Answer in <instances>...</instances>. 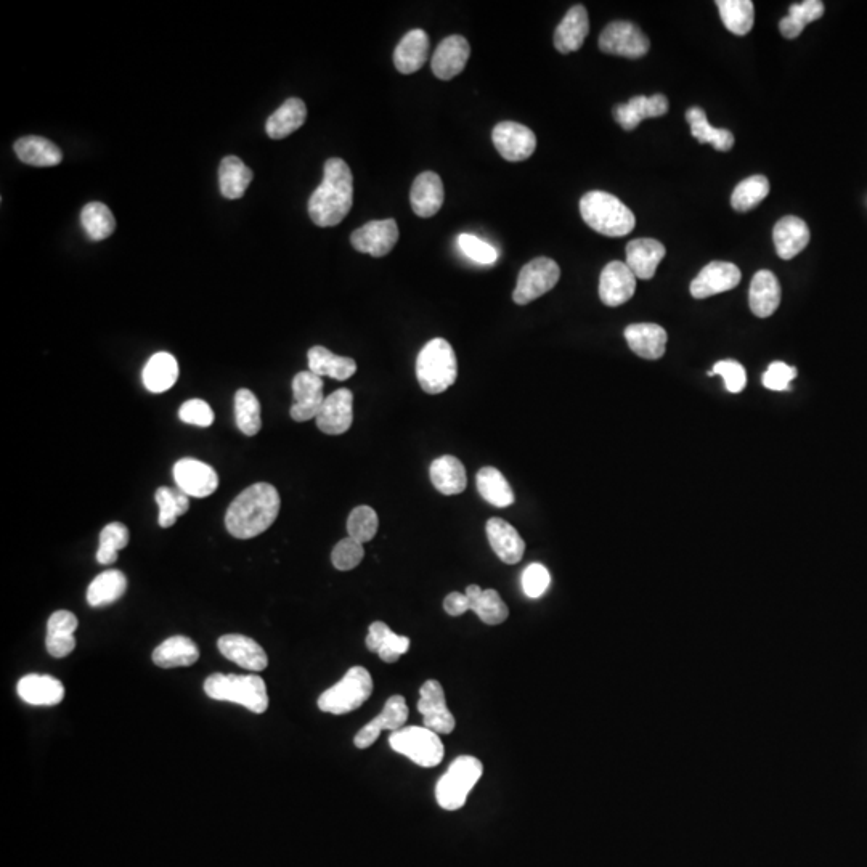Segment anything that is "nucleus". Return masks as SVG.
I'll return each mask as SVG.
<instances>
[{"label":"nucleus","mask_w":867,"mask_h":867,"mask_svg":"<svg viewBox=\"0 0 867 867\" xmlns=\"http://www.w3.org/2000/svg\"><path fill=\"white\" fill-rule=\"evenodd\" d=\"M174 479L177 487L188 497L206 498L211 497L219 487V476L216 469L206 465L203 461L184 458L174 466Z\"/></svg>","instance_id":"15"},{"label":"nucleus","mask_w":867,"mask_h":867,"mask_svg":"<svg viewBox=\"0 0 867 867\" xmlns=\"http://www.w3.org/2000/svg\"><path fill=\"white\" fill-rule=\"evenodd\" d=\"M217 648L225 659L232 660L238 667L251 672H262L269 665V659L261 644L245 635H224L217 641Z\"/></svg>","instance_id":"21"},{"label":"nucleus","mask_w":867,"mask_h":867,"mask_svg":"<svg viewBox=\"0 0 867 867\" xmlns=\"http://www.w3.org/2000/svg\"><path fill=\"white\" fill-rule=\"evenodd\" d=\"M750 310L760 318H768L781 304V286L770 270H760L752 278L749 291Z\"/></svg>","instance_id":"31"},{"label":"nucleus","mask_w":867,"mask_h":867,"mask_svg":"<svg viewBox=\"0 0 867 867\" xmlns=\"http://www.w3.org/2000/svg\"><path fill=\"white\" fill-rule=\"evenodd\" d=\"M636 291L635 273L625 262L612 261L599 277V298L607 307H619L633 298Z\"/></svg>","instance_id":"18"},{"label":"nucleus","mask_w":867,"mask_h":867,"mask_svg":"<svg viewBox=\"0 0 867 867\" xmlns=\"http://www.w3.org/2000/svg\"><path fill=\"white\" fill-rule=\"evenodd\" d=\"M686 121L691 127V134L699 143H709L715 150L729 151L734 147L733 132L728 129H715L710 126L707 114L702 108H689Z\"/></svg>","instance_id":"43"},{"label":"nucleus","mask_w":867,"mask_h":867,"mask_svg":"<svg viewBox=\"0 0 867 867\" xmlns=\"http://www.w3.org/2000/svg\"><path fill=\"white\" fill-rule=\"evenodd\" d=\"M253 177V171L240 158L227 156L219 167L220 193L227 200H240L253 182Z\"/></svg>","instance_id":"41"},{"label":"nucleus","mask_w":867,"mask_h":867,"mask_svg":"<svg viewBox=\"0 0 867 867\" xmlns=\"http://www.w3.org/2000/svg\"><path fill=\"white\" fill-rule=\"evenodd\" d=\"M293 397L291 418L298 423L315 420L326 399L323 379L312 371H301L293 379Z\"/></svg>","instance_id":"14"},{"label":"nucleus","mask_w":867,"mask_h":867,"mask_svg":"<svg viewBox=\"0 0 867 867\" xmlns=\"http://www.w3.org/2000/svg\"><path fill=\"white\" fill-rule=\"evenodd\" d=\"M625 339L641 359L659 360L667 349L668 334L656 323H635L625 328Z\"/></svg>","instance_id":"25"},{"label":"nucleus","mask_w":867,"mask_h":867,"mask_svg":"<svg viewBox=\"0 0 867 867\" xmlns=\"http://www.w3.org/2000/svg\"><path fill=\"white\" fill-rule=\"evenodd\" d=\"M354 204V177L341 158L325 163L322 184L309 200V216L318 227H336L346 219Z\"/></svg>","instance_id":"2"},{"label":"nucleus","mask_w":867,"mask_h":867,"mask_svg":"<svg viewBox=\"0 0 867 867\" xmlns=\"http://www.w3.org/2000/svg\"><path fill=\"white\" fill-rule=\"evenodd\" d=\"M471 55V45L466 37L448 36L437 45L436 52L432 55V73L442 81H450L458 74L463 73Z\"/></svg>","instance_id":"20"},{"label":"nucleus","mask_w":867,"mask_h":867,"mask_svg":"<svg viewBox=\"0 0 867 867\" xmlns=\"http://www.w3.org/2000/svg\"><path fill=\"white\" fill-rule=\"evenodd\" d=\"M770 195V182L765 176H752L734 188L731 206L737 212H749Z\"/></svg>","instance_id":"49"},{"label":"nucleus","mask_w":867,"mask_h":867,"mask_svg":"<svg viewBox=\"0 0 867 867\" xmlns=\"http://www.w3.org/2000/svg\"><path fill=\"white\" fill-rule=\"evenodd\" d=\"M151 657L161 668L190 667L200 659V649L187 636H172L159 644Z\"/></svg>","instance_id":"35"},{"label":"nucleus","mask_w":867,"mask_h":867,"mask_svg":"<svg viewBox=\"0 0 867 867\" xmlns=\"http://www.w3.org/2000/svg\"><path fill=\"white\" fill-rule=\"evenodd\" d=\"M179 418L187 424H193L198 428H209L214 423V412L208 402L201 399H192L185 402L179 410Z\"/></svg>","instance_id":"57"},{"label":"nucleus","mask_w":867,"mask_h":867,"mask_svg":"<svg viewBox=\"0 0 867 867\" xmlns=\"http://www.w3.org/2000/svg\"><path fill=\"white\" fill-rule=\"evenodd\" d=\"M667 254V249L660 241L652 238H638L627 245V262L631 272L641 280H651L656 275L657 267Z\"/></svg>","instance_id":"30"},{"label":"nucleus","mask_w":867,"mask_h":867,"mask_svg":"<svg viewBox=\"0 0 867 867\" xmlns=\"http://www.w3.org/2000/svg\"><path fill=\"white\" fill-rule=\"evenodd\" d=\"M391 749L423 768H434L444 760V744L439 734L426 726H408L389 737Z\"/></svg>","instance_id":"8"},{"label":"nucleus","mask_w":867,"mask_h":867,"mask_svg":"<svg viewBox=\"0 0 867 867\" xmlns=\"http://www.w3.org/2000/svg\"><path fill=\"white\" fill-rule=\"evenodd\" d=\"M307 359H309V371L320 378L328 376L336 381H346L357 371V363L354 359L333 354L323 346L312 347L307 354Z\"/></svg>","instance_id":"37"},{"label":"nucleus","mask_w":867,"mask_h":867,"mask_svg":"<svg viewBox=\"0 0 867 867\" xmlns=\"http://www.w3.org/2000/svg\"><path fill=\"white\" fill-rule=\"evenodd\" d=\"M373 678L367 668L352 667L333 688L318 699V709L331 715H346L360 709L371 697Z\"/></svg>","instance_id":"7"},{"label":"nucleus","mask_w":867,"mask_h":867,"mask_svg":"<svg viewBox=\"0 0 867 867\" xmlns=\"http://www.w3.org/2000/svg\"><path fill=\"white\" fill-rule=\"evenodd\" d=\"M317 426L323 434L341 436L349 431L354 421V395L349 389H338L326 397L320 412Z\"/></svg>","instance_id":"16"},{"label":"nucleus","mask_w":867,"mask_h":867,"mask_svg":"<svg viewBox=\"0 0 867 867\" xmlns=\"http://www.w3.org/2000/svg\"><path fill=\"white\" fill-rule=\"evenodd\" d=\"M416 378L426 394L437 395L447 391L458 378V360L450 342L442 338L431 339L416 359Z\"/></svg>","instance_id":"5"},{"label":"nucleus","mask_w":867,"mask_h":867,"mask_svg":"<svg viewBox=\"0 0 867 867\" xmlns=\"http://www.w3.org/2000/svg\"><path fill=\"white\" fill-rule=\"evenodd\" d=\"M78 625V617L73 612L57 611L50 615L45 638V646L50 656L55 659L70 656L76 648L74 631L78 630Z\"/></svg>","instance_id":"28"},{"label":"nucleus","mask_w":867,"mask_h":867,"mask_svg":"<svg viewBox=\"0 0 867 867\" xmlns=\"http://www.w3.org/2000/svg\"><path fill=\"white\" fill-rule=\"evenodd\" d=\"M741 270L731 262L715 261L705 265L691 283L692 298L707 299L726 293L741 283Z\"/></svg>","instance_id":"17"},{"label":"nucleus","mask_w":867,"mask_h":867,"mask_svg":"<svg viewBox=\"0 0 867 867\" xmlns=\"http://www.w3.org/2000/svg\"><path fill=\"white\" fill-rule=\"evenodd\" d=\"M824 15V4L819 0H805L800 4H794L789 9V15L782 18L779 23L782 36L786 39H795L802 34L806 26L819 20Z\"/></svg>","instance_id":"46"},{"label":"nucleus","mask_w":867,"mask_h":867,"mask_svg":"<svg viewBox=\"0 0 867 867\" xmlns=\"http://www.w3.org/2000/svg\"><path fill=\"white\" fill-rule=\"evenodd\" d=\"M204 692L214 701L243 705L257 715L269 709V694L261 676L214 673L204 681Z\"/></svg>","instance_id":"4"},{"label":"nucleus","mask_w":867,"mask_h":867,"mask_svg":"<svg viewBox=\"0 0 867 867\" xmlns=\"http://www.w3.org/2000/svg\"><path fill=\"white\" fill-rule=\"evenodd\" d=\"M485 530H487V538H489L493 553L497 554L500 561L509 564V566L522 561L524 553H526V542L522 540L519 532L509 522L500 519V517H492L487 522Z\"/></svg>","instance_id":"22"},{"label":"nucleus","mask_w":867,"mask_h":867,"mask_svg":"<svg viewBox=\"0 0 867 867\" xmlns=\"http://www.w3.org/2000/svg\"><path fill=\"white\" fill-rule=\"evenodd\" d=\"M649 47L651 44L648 37L644 36L643 31L630 21H614L611 25H607L599 36L601 52L617 55V57L636 60L644 57L649 52Z\"/></svg>","instance_id":"10"},{"label":"nucleus","mask_w":867,"mask_h":867,"mask_svg":"<svg viewBox=\"0 0 867 867\" xmlns=\"http://www.w3.org/2000/svg\"><path fill=\"white\" fill-rule=\"evenodd\" d=\"M131 534L121 522H111L100 534V545H98L97 561L102 566H110L118 561V553L124 550L129 545Z\"/></svg>","instance_id":"51"},{"label":"nucleus","mask_w":867,"mask_h":867,"mask_svg":"<svg viewBox=\"0 0 867 867\" xmlns=\"http://www.w3.org/2000/svg\"><path fill=\"white\" fill-rule=\"evenodd\" d=\"M444 200V184L436 172H423L416 177L412 192H410V203H412V209L416 216L424 217V219L436 216L442 208Z\"/></svg>","instance_id":"27"},{"label":"nucleus","mask_w":867,"mask_h":867,"mask_svg":"<svg viewBox=\"0 0 867 867\" xmlns=\"http://www.w3.org/2000/svg\"><path fill=\"white\" fill-rule=\"evenodd\" d=\"M466 596H468L471 611L476 612L477 617L487 625H500L508 619V606L501 599L498 591L482 590L477 585H469L466 588Z\"/></svg>","instance_id":"40"},{"label":"nucleus","mask_w":867,"mask_h":867,"mask_svg":"<svg viewBox=\"0 0 867 867\" xmlns=\"http://www.w3.org/2000/svg\"><path fill=\"white\" fill-rule=\"evenodd\" d=\"M444 609L452 617H460V615L466 614V612L471 611L468 596H466V593L453 591V593H450L444 599Z\"/></svg>","instance_id":"59"},{"label":"nucleus","mask_w":867,"mask_h":867,"mask_svg":"<svg viewBox=\"0 0 867 867\" xmlns=\"http://www.w3.org/2000/svg\"><path fill=\"white\" fill-rule=\"evenodd\" d=\"M713 373L725 379V386L731 394H739L747 386V373L741 363L736 360H721L715 363Z\"/></svg>","instance_id":"56"},{"label":"nucleus","mask_w":867,"mask_h":867,"mask_svg":"<svg viewBox=\"0 0 867 867\" xmlns=\"http://www.w3.org/2000/svg\"><path fill=\"white\" fill-rule=\"evenodd\" d=\"M458 246L465 256L477 264L492 265L498 261L497 249L489 245L487 241H482L481 238L469 235V233H461L458 237Z\"/></svg>","instance_id":"54"},{"label":"nucleus","mask_w":867,"mask_h":867,"mask_svg":"<svg viewBox=\"0 0 867 867\" xmlns=\"http://www.w3.org/2000/svg\"><path fill=\"white\" fill-rule=\"evenodd\" d=\"M363 556H365V550H363L362 543L347 537L342 538L341 542L334 546L331 562L336 569L346 572V570H352L359 566L360 562L363 561Z\"/></svg>","instance_id":"53"},{"label":"nucleus","mask_w":867,"mask_h":867,"mask_svg":"<svg viewBox=\"0 0 867 867\" xmlns=\"http://www.w3.org/2000/svg\"><path fill=\"white\" fill-rule=\"evenodd\" d=\"M408 710L407 701L403 696H392L387 699L384 705L383 712L379 713L375 720H371L367 726L360 729L359 734L355 736L354 744L359 749H368L375 744L379 734L383 733L384 729H389L392 733L399 731L403 725L407 723Z\"/></svg>","instance_id":"19"},{"label":"nucleus","mask_w":867,"mask_h":867,"mask_svg":"<svg viewBox=\"0 0 867 867\" xmlns=\"http://www.w3.org/2000/svg\"><path fill=\"white\" fill-rule=\"evenodd\" d=\"M559 278H561V269L553 259L537 257L524 265L519 272L513 301L517 306H527L558 285Z\"/></svg>","instance_id":"9"},{"label":"nucleus","mask_w":867,"mask_h":867,"mask_svg":"<svg viewBox=\"0 0 867 867\" xmlns=\"http://www.w3.org/2000/svg\"><path fill=\"white\" fill-rule=\"evenodd\" d=\"M580 214L585 224L604 237L620 238L633 232L635 214L617 196L590 192L580 200Z\"/></svg>","instance_id":"3"},{"label":"nucleus","mask_w":867,"mask_h":867,"mask_svg":"<svg viewBox=\"0 0 867 867\" xmlns=\"http://www.w3.org/2000/svg\"><path fill=\"white\" fill-rule=\"evenodd\" d=\"M143 384L153 394H161L171 389L179 378V363L176 357L167 352H158L148 360L143 368Z\"/></svg>","instance_id":"39"},{"label":"nucleus","mask_w":867,"mask_h":867,"mask_svg":"<svg viewBox=\"0 0 867 867\" xmlns=\"http://www.w3.org/2000/svg\"><path fill=\"white\" fill-rule=\"evenodd\" d=\"M307 106L301 98H288L275 113L267 119L265 131L270 139L281 140L304 126Z\"/></svg>","instance_id":"36"},{"label":"nucleus","mask_w":867,"mask_h":867,"mask_svg":"<svg viewBox=\"0 0 867 867\" xmlns=\"http://www.w3.org/2000/svg\"><path fill=\"white\" fill-rule=\"evenodd\" d=\"M429 476L437 492L447 497L465 492L468 485L465 466L452 455L440 456L432 461Z\"/></svg>","instance_id":"33"},{"label":"nucleus","mask_w":867,"mask_h":867,"mask_svg":"<svg viewBox=\"0 0 867 867\" xmlns=\"http://www.w3.org/2000/svg\"><path fill=\"white\" fill-rule=\"evenodd\" d=\"M482 773H484V765L476 757L463 755L456 758L447 773L437 782L436 798L440 808L447 811L463 808L469 792L479 782Z\"/></svg>","instance_id":"6"},{"label":"nucleus","mask_w":867,"mask_h":867,"mask_svg":"<svg viewBox=\"0 0 867 867\" xmlns=\"http://www.w3.org/2000/svg\"><path fill=\"white\" fill-rule=\"evenodd\" d=\"M365 643L386 664H395L410 649V638L397 635L384 622L371 623Z\"/></svg>","instance_id":"34"},{"label":"nucleus","mask_w":867,"mask_h":867,"mask_svg":"<svg viewBox=\"0 0 867 867\" xmlns=\"http://www.w3.org/2000/svg\"><path fill=\"white\" fill-rule=\"evenodd\" d=\"M235 420L245 436L253 437L261 431V403L249 389H240L235 394Z\"/></svg>","instance_id":"48"},{"label":"nucleus","mask_w":867,"mask_h":867,"mask_svg":"<svg viewBox=\"0 0 867 867\" xmlns=\"http://www.w3.org/2000/svg\"><path fill=\"white\" fill-rule=\"evenodd\" d=\"M81 222L89 238L94 241L105 240V238L111 237L116 230V219H114L113 212L106 204L98 203V201L84 206L81 212Z\"/></svg>","instance_id":"47"},{"label":"nucleus","mask_w":867,"mask_h":867,"mask_svg":"<svg viewBox=\"0 0 867 867\" xmlns=\"http://www.w3.org/2000/svg\"><path fill=\"white\" fill-rule=\"evenodd\" d=\"M15 153L21 163L34 167H52L62 163L63 155L60 148L50 140L37 135L21 137L15 142Z\"/></svg>","instance_id":"38"},{"label":"nucleus","mask_w":867,"mask_h":867,"mask_svg":"<svg viewBox=\"0 0 867 867\" xmlns=\"http://www.w3.org/2000/svg\"><path fill=\"white\" fill-rule=\"evenodd\" d=\"M399 241V227L394 219L371 220L352 233L351 243L359 253L384 257Z\"/></svg>","instance_id":"12"},{"label":"nucleus","mask_w":867,"mask_h":867,"mask_svg":"<svg viewBox=\"0 0 867 867\" xmlns=\"http://www.w3.org/2000/svg\"><path fill=\"white\" fill-rule=\"evenodd\" d=\"M156 503L159 506V526L163 529L176 524L180 516H184L190 508V500L187 493L182 490H174L171 487H159L156 490Z\"/></svg>","instance_id":"50"},{"label":"nucleus","mask_w":867,"mask_h":867,"mask_svg":"<svg viewBox=\"0 0 867 867\" xmlns=\"http://www.w3.org/2000/svg\"><path fill=\"white\" fill-rule=\"evenodd\" d=\"M551 583V575L542 564H530L522 574V590L529 598L537 599L545 595Z\"/></svg>","instance_id":"55"},{"label":"nucleus","mask_w":867,"mask_h":867,"mask_svg":"<svg viewBox=\"0 0 867 867\" xmlns=\"http://www.w3.org/2000/svg\"><path fill=\"white\" fill-rule=\"evenodd\" d=\"M418 712L423 715L424 726L437 734H452L456 721L453 713L448 710L445 692L437 680H428L423 684L418 701Z\"/></svg>","instance_id":"13"},{"label":"nucleus","mask_w":867,"mask_h":867,"mask_svg":"<svg viewBox=\"0 0 867 867\" xmlns=\"http://www.w3.org/2000/svg\"><path fill=\"white\" fill-rule=\"evenodd\" d=\"M280 493L267 482L251 485L228 506L225 527L230 535L249 540L264 534L280 514Z\"/></svg>","instance_id":"1"},{"label":"nucleus","mask_w":867,"mask_h":867,"mask_svg":"<svg viewBox=\"0 0 867 867\" xmlns=\"http://www.w3.org/2000/svg\"><path fill=\"white\" fill-rule=\"evenodd\" d=\"M795 378H797V370L794 367H789L786 363L774 362L765 371L762 381L766 389L782 392L789 389L790 383Z\"/></svg>","instance_id":"58"},{"label":"nucleus","mask_w":867,"mask_h":867,"mask_svg":"<svg viewBox=\"0 0 867 867\" xmlns=\"http://www.w3.org/2000/svg\"><path fill=\"white\" fill-rule=\"evenodd\" d=\"M810 228L800 217L786 216L774 225L773 241L776 253L784 261H790L802 253L810 243Z\"/></svg>","instance_id":"26"},{"label":"nucleus","mask_w":867,"mask_h":867,"mask_svg":"<svg viewBox=\"0 0 867 867\" xmlns=\"http://www.w3.org/2000/svg\"><path fill=\"white\" fill-rule=\"evenodd\" d=\"M493 145L506 161H526L537 150V137L529 127L513 121L497 124L492 132Z\"/></svg>","instance_id":"11"},{"label":"nucleus","mask_w":867,"mask_h":867,"mask_svg":"<svg viewBox=\"0 0 867 867\" xmlns=\"http://www.w3.org/2000/svg\"><path fill=\"white\" fill-rule=\"evenodd\" d=\"M477 490L487 503L497 508H508L514 503V492L506 477L492 466L482 468L476 477Z\"/></svg>","instance_id":"44"},{"label":"nucleus","mask_w":867,"mask_h":867,"mask_svg":"<svg viewBox=\"0 0 867 867\" xmlns=\"http://www.w3.org/2000/svg\"><path fill=\"white\" fill-rule=\"evenodd\" d=\"M127 590V578L121 570L110 569L92 580L87 590L90 607H105L123 598Z\"/></svg>","instance_id":"42"},{"label":"nucleus","mask_w":867,"mask_h":867,"mask_svg":"<svg viewBox=\"0 0 867 867\" xmlns=\"http://www.w3.org/2000/svg\"><path fill=\"white\" fill-rule=\"evenodd\" d=\"M668 113V100L662 94L652 97L631 98L630 102L622 103L614 108V118L625 131H635L641 121L648 118H659Z\"/></svg>","instance_id":"23"},{"label":"nucleus","mask_w":867,"mask_h":867,"mask_svg":"<svg viewBox=\"0 0 867 867\" xmlns=\"http://www.w3.org/2000/svg\"><path fill=\"white\" fill-rule=\"evenodd\" d=\"M590 33L588 12L583 5H575L566 17L562 18L554 31V47L561 53H572L582 49L583 42Z\"/></svg>","instance_id":"29"},{"label":"nucleus","mask_w":867,"mask_h":867,"mask_svg":"<svg viewBox=\"0 0 867 867\" xmlns=\"http://www.w3.org/2000/svg\"><path fill=\"white\" fill-rule=\"evenodd\" d=\"M379 519L375 509L370 506H357L352 509L347 519V532L349 537L357 542L368 543L378 534Z\"/></svg>","instance_id":"52"},{"label":"nucleus","mask_w":867,"mask_h":867,"mask_svg":"<svg viewBox=\"0 0 867 867\" xmlns=\"http://www.w3.org/2000/svg\"><path fill=\"white\" fill-rule=\"evenodd\" d=\"M429 57V37L423 29H412L402 37L394 52V65L402 74H413L423 68Z\"/></svg>","instance_id":"32"},{"label":"nucleus","mask_w":867,"mask_h":867,"mask_svg":"<svg viewBox=\"0 0 867 867\" xmlns=\"http://www.w3.org/2000/svg\"><path fill=\"white\" fill-rule=\"evenodd\" d=\"M18 696L21 701L36 707H52L65 699L62 681L49 675L31 673L18 681Z\"/></svg>","instance_id":"24"},{"label":"nucleus","mask_w":867,"mask_h":867,"mask_svg":"<svg viewBox=\"0 0 867 867\" xmlns=\"http://www.w3.org/2000/svg\"><path fill=\"white\" fill-rule=\"evenodd\" d=\"M721 21L736 36H745L754 28V2L750 0H718Z\"/></svg>","instance_id":"45"}]
</instances>
